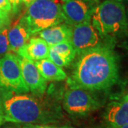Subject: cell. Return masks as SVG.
I'll use <instances>...</instances> for the list:
<instances>
[{
    "mask_svg": "<svg viewBox=\"0 0 128 128\" xmlns=\"http://www.w3.org/2000/svg\"><path fill=\"white\" fill-rule=\"evenodd\" d=\"M20 21L31 35L64 22L61 4L58 0H35L28 6Z\"/></svg>",
    "mask_w": 128,
    "mask_h": 128,
    "instance_id": "4",
    "label": "cell"
},
{
    "mask_svg": "<svg viewBox=\"0 0 128 128\" xmlns=\"http://www.w3.org/2000/svg\"></svg>",
    "mask_w": 128,
    "mask_h": 128,
    "instance_id": "28",
    "label": "cell"
},
{
    "mask_svg": "<svg viewBox=\"0 0 128 128\" xmlns=\"http://www.w3.org/2000/svg\"><path fill=\"white\" fill-rule=\"evenodd\" d=\"M50 46L40 37L31 38L27 44L18 53V56L36 62L48 58Z\"/></svg>",
    "mask_w": 128,
    "mask_h": 128,
    "instance_id": "11",
    "label": "cell"
},
{
    "mask_svg": "<svg viewBox=\"0 0 128 128\" xmlns=\"http://www.w3.org/2000/svg\"><path fill=\"white\" fill-rule=\"evenodd\" d=\"M0 90L20 93L29 92L22 77L19 57L12 53L0 58Z\"/></svg>",
    "mask_w": 128,
    "mask_h": 128,
    "instance_id": "5",
    "label": "cell"
},
{
    "mask_svg": "<svg viewBox=\"0 0 128 128\" xmlns=\"http://www.w3.org/2000/svg\"><path fill=\"white\" fill-rule=\"evenodd\" d=\"M38 34L49 46H54L62 42L70 41L71 35V26L66 23H61L51 27L47 28Z\"/></svg>",
    "mask_w": 128,
    "mask_h": 128,
    "instance_id": "12",
    "label": "cell"
},
{
    "mask_svg": "<svg viewBox=\"0 0 128 128\" xmlns=\"http://www.w3.org/2000/svg\"><path fill=\"white\" fill-rule=\"evenodd\" d=\"M114 41H106L78 55L73 72L68 79L70 87L90 92L103 91L119 80V60Z\"/></svg>",
    "mask_w": 128,
    "mask_h": 128,
    "instance_id": "1",
    "label": "cell"
},
{
    "mask_svg": "<svg viewBox=\"0 0 128 128\" xmlns=\"http://www.w3.org/2000/svg\"><path fill=\"white\" fill-rule=\"evenodd\" d=\"M0 10H3L7 12L12 11V7L9 0H0Z\"/></svg>",
    "mask_w": 128,
    "mask_h": 128,
    "instance_id": "21",
    "label": "cell"
},
{
    "mask_svg": "<svg viewBox=\"0 0 128 128\" xmlns=\"http://www.w3.org/2000/svg\"><path fill=\"white\" fill-rule=\"evenodd\" d=\"M126 96H127V97H128V94H127V95H126Z\"/></svg>",
    "mask_w": 128,
    "mask_h": 128,
    "instance_id": "26",
    "label": "cell"
},
{
    "mask_svg": "<svg viewBox=\"0 0 128 128\" xmlns=\"http://www.w3.org/2000/svg\"><path fill=\"white\" fill-rule=\"evenodd\" d=\"M104 128H120L128 123V98L110 102L103 116Z\"/></svg>",
    "mask_w": 128,
    "mask_h": 128,
    "instance_id": "10",
    "label": "cell"
},
{
    "mask_svg": "<svg viewBox=\"0 0 128 128\" xmlns=\"http://www.w3.org/2000/svg\"><path fill=\"white\" fill-rule=\"evenodd\" d=\"M61 1H62V2H64V1H65V0H61Z\"/></svg>",
    "mask_w": 128,
    "mask_h": 128,
    "instance_id": "27",
    "label": "cell"
},
{
    "mask_svg": "<svg viewBox=\"0 0 128 128\" xmlns=\"http://www.w3.org/2000/svg\"><path fill=\"white\" fill-rule=\"evenodd\" d=\"M61 4L64 22L70 26L91 22L100 0H65Z\"/></svg>",
    "mask_w": 128,
    "mask_h": 128,
    "instance_id": "7",
    "label": "cell"
},
{
    "mask_svg": "<svg viewBox=\"0 0 128 128\" xmlns=\"http://www.w3.org/2000/svg\"><path fill=\"white\" fill-rule=\"evenodd\" d=\"M70 42L76 53V56H78L100 45L102 39L92 26L91 22H86L71 26Z\"/></svg>",
    "mask_w": 128,
    "mask_h": 128,
    "instance_id": "8",
    "label": "cell"
},
{
    "mask_svg": "<svg viewBox=\"0 0 128 128\" xmlns=\"http://www.w3.org/2000/svg\"><path fill=\"white\" fill-rule=\"evenodd\" d=\"M128 128V123L126 124H124V125H123L122 127H121V128Z\"/></svg>",
    "mask_w": 128,
    "mask_h": 128,
    "instance_id": "25",
    "label": "cell"
},
{
    "mask_svg": "<svg viewBox=\"0 0 128 128\" xmlns=\"http://www.w3.org/2000/svg\"><path fill=\"white\" fill-rule=\"evenodd\" d=\"M34 1H35V0H22V2H23L24 4L26 5L27 7L29 6V5L31 4L32 3H33Z\"/></svg>",
    "mask_w": 128,
    "mask_h": 128,
    "instance_id": "22",
    "label": "cell"
},
{
    "mask_svg": "<svg viewBox=\"0 0 128 128\" xmlns=\"http://www.w3.org/2000/svg\"><path fill=\"white\" fill-rule=\"evenodd\" d=\"M11 20L9 18V12L0 10V32L10 27Z\"/></svg>",
    "mask_w": 128,
    "mask_h": 128,
    "instance_id": "18",
    "label": "cell"
},
{
    "mask_svg": "<svg viewBox=\"0 0 128 128\" xmlns=\"http://www.w3.org/2000/svg\"><path fill=\"white\" fill-rule=\"evenodd\" d=\"M113 1H116V2H119L121 3H125V2H128V0H113Z\"/></svg>",
    "mask_w": 128,
    "mask_h": 128,
    "instance_id": "24",
    "label": "cell"
},
{
    "mask_svg": "<svg viewBox=\"0 0 128 128\" xmlns=\"http://www.w3.org/2000/svg\"><path fill=\"white\" fill-rule=\"evenodd\" d=\"M100 101L90 92L80 88L70 87L63 98L64 110L75 116L86 115L100 108Z\"/></svg>",
    "mask_w": 128,
    "mask_h": 128,
    "instance_id": "6",
    "label": "cell"
},
{
    "mask_svg": "<svg viewBox=\"0 0 128 128\" xmlns=\"http://www.w3.org/2000/svg\"><path fill=\"white\" fill-rule=\"evenodd\" d=\"M19 57L22 77L29 92L36 95H44L46 90V80L32 60Z\"/></svg>",
    "mask_w": 128,
    "mask_h": 128,
    "instance_id": "9",
    "label": "cell"
},
{
    "mask_svg": "<svg viewBox=\"0 0 128 128\" xmlns=\"http://www.w3.org/2000/svg\"><path fill=\"white\" fill-rule=\"evenodd\" d=\"M18 128H73L68 125L63 126H56V125H50L47 124H27Z\"/></svg>",
    "mask_w": 128,
    "mask_h": 128,
    "instance_id": "19",
    "label": "cell"
},
{
    "mask_svg": "<svg viewBox=\"0 0 128 128\" xmlns=\"http://www.w3.org/2000/svg\"><path fill=\"white\" fill-rule=\"evenodd\" d=\"M50 48L56 51L61 56H63L70 64L75 59L76 56V53L70 41L62 42L50 46Z\"/></svg>",
    "mask_w": 128,
    "mask_h": 128,
    "instance_id": "15",
    "label": "cell"
},
{
    "mask_svg": "<svg viewBox=\"0 0 128 128\" xmlns=\"http://www.w3.org/2000/svg\"><path fill=\"white\" fill-rule=\"evenodd\" d=\"M31 34L21 21L9 28L8 38L12 50L18 54L30 39Z\"/></svg>",
    "mask_w": 128,
    "mask_h": 128,
    "instance_id": "13",
    "label": "cell"
},
{
    "mask_svg": "<svg viewBox=\"0 0 128 128\" xmlns=\"http://www.w3.org/2000/svg\"><path fill=\"white\" fill-rule=\"evenodd\" d=\"M4 121L19 124H48L62 118L59 105L44 95L0 90Z\"/></svg>",
    "mask_w": 128,
    "mask_h": 128,
    "instance_id": "2",
    "label": "cell"
},
{
    "mask_svg": "<svg viewBox=\"0 0 128 128\" xmlns=\"http://www.w3.org/2000/svg\"><path fill=\"white\" fill-rule=\"evenodd\" d=\"M9 2L11 4L12 11L14 12V13L18 12L20 6L23 3L22 0H9Z\"/></svg>",
    "mask_w": 128,
    "mask_h": 128,
    "instance_id": "20",
    "label": "cell"
},
{
    "mask_svg": "<svg viewBox=\"0 0 128 128\" xmlns=\"http://www.w3.org/2000/svg\"><path fill=\"white\" fill-rule=\"evenodd\" d=\"M92 26L102 39L114 41L128 33V18L123 3L105 0L97 6L91 18Z\"/></svg>",
    "mask_w": 128,
    "mask_h": 128,
    "instance_id": "3",
    "label": "cell"
},
{
    "mask_svg": "<svg viewBox=\"0 0 128 128\" xmlns=\"http://www.w3.org/2000/svg\"><path fill=\"white\" fill-rule=\"evenodd\" d=\"M48 59L50 60L52 62H54L56 65L59 66L60 68L68 66L70 63L66 58H64L63 56L58 54L56 51L53 50L50 48L49 50V55H48Z\"/></svg>",
    "mask_w": 128,
    "mask_h": 128,
    "instance_id": "17",
    "label": "cell"
},
{
    "mask_svg": "<svg viewBox=\"0 0 128 128\" xmlns=\"http://www.w3.org/2000/svg\"><path fill=\"white\" fill-rule=\"evenodd\" d=\"M9 28H6L3 32H0V58L12 51L11 49L8 38Z\"/></svg>",
    "mask_w": 128,
    "mask_h": 128,
    "instance_id": "16",
    "label": "cell"
},
{
    "mask_svg": "<svg viewBox=\"0 0 128 128\" xmlns=\"http://www.w3.org/2000/svg\"><path fill=\"white\" fill-rule=\"evenodd\" d=\"M41 76L46 80L61 81L67 78L66 72L48 58L34 62Z\"/></svg>",
    "mask_w": 128,
    "mask_h": 128,
    "instance_id": "14",
    "label": "cell"
},
{
    "mask_svg": "<svg viewBox=\"0 0 128 128\" xmlns=\"http://www.w3.org/2000/svg\"><path fill=\"white\" fill-rule=\"evenodd\" d=\"M3 122H4V118H3V113H2V106H1V102H0V125Z\"/></svg>",
    "mask_w": 128,
    "mask_h": 128,
    "instance_id": "23",
    "label": "cell"
}]
</instances>
